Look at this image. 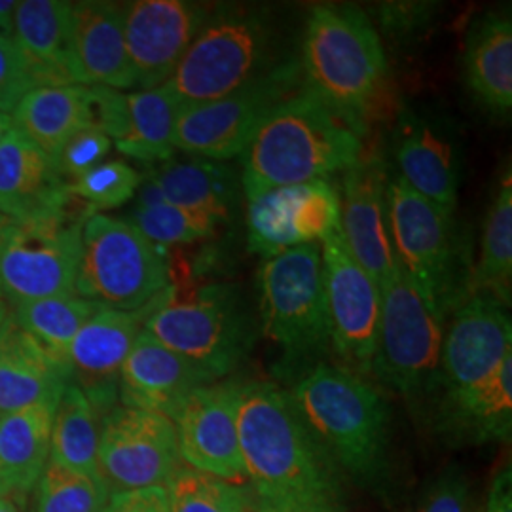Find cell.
<instances>
[{
    "label": "cell",
    "mask_w": 512,
    "mask_h": 512,
    "mask_svg": "<svg viewBox=\"0 0 512 512\" xmlns=\"http://www.w3.org/2000/svg\"><path fill=\"white\" fill-rule=\"evenodd\" d=\"M171 512H247L245 497L226 480L179 467L165 484Z\"/></svg>",
    "instance_id": "cell-38"
},
{
    "label": "cell",
    "mask_w": 512,
    "mask_h": 512,
    "mask_svg": "<svg viewBox=\"0 0 512 512\" xmlns=\"http://www.w3.org/2000/svg\"><path fill=\"white\" fill-rule=\"evenodd\" d=\"M14 129V120H12V114H6V112H0V143L4 141V137Z\"/></svg>",
    "instance_id": "cell-50"
},
{
    "label": "cell",
    "mask_w": 512,
    "mask_h": 512,
    "mask_svg": "<svg viewBox=\"0 0 512 512\" xmlns=\"http://www.w3.org/2000/svg\"><path fill=\"white\" fill-rule=\"evenodd\" d=\"M509 355V308L488 294H471L459 302L444 332L437 387L444 393L465 389L490 376Z\"/></svg>",
    "instance_id": "cell-17"
},
{
    "label": "cell",
    "mask_w": 512,
    "mask_h": 512,
    "mask_svg": "<svg viewBox=\"0 0 512 512\" xmlns=\"http://www.w3.org/2000/svg\"><path fill=\"white\" fill-rule=\"evenodd\" d=\"M128 222L162 249L209 238L217 228L213 220L167 202L135 205Z\"/></svg>",
    "instance_id": "cell-37"
},
{
    "label": "cell",
    "mask_w": 512,
    "mask_h": 512,
    "mask_svg": "<svg viewBox=\"0 0 512 512\" xmlns=\"http://www.w3.org/2000/svg\"><path fill=\"white\" fill-rule=\"evenodd\" d=\"M54 403L0 414V484L4 495L33 492L50 459Z\"/></svg>",
    "instance_id": "cell-28"
},
{
    "label": "cell",
    "mask_w": 512,
    "mask_h": 512,
    "mask_svg": "<svg viewBox=\"0 0 512 512\" xmlns=\"http://www.w3.org/2000/svg\"><path fill=\"white\" fill-rule=\"evenodd\" d=\"M0 495H4V490H2V484H0Z\"/></svg>",
    "instance_id": "cell-54"
},
{
    "label": "cell",
    "mask_w": 512,
    "mask_h": 512,
    "mask_svg": "<svg viewBox=\"0 0 512 512\" xmlns=\"http://www.w3.org/2000/svg\"><path fill=\"white\" fill-rule=\"evenodd\" d=\"M389 177L378 156H363L344 171L340 192V232L349 253L378 287L399 272L389 238Z\"/></svg>",
    "instance_id": "cell-18"
},
{
    "label": "cell",
    "mask_w": 512,
    "mask_h": 512,
    "mask_svg": "<svg viewBox=\"0 0 512 512\" xmlns=\"http://www.w3.org/2000/svg\"><path fill=\"white\" fill-rule=\"evenodd\" d=\"M247 232L251 251L264 258L296 247L289 215V186L268 190L249 200Z\"/></svg>",
    "instance_id": "cell-39"
},
{
    "label": "cell",
    "mask_w": 512,
    "mask_h": 512,
    "mask_svg": "<svg viewBox=\"0 0 512 512\" xmlns=\"http://www.w3.org/2000/svg\"><path fill=\"white\" fill-rule=\"evenodd\" d=\"M110 148L112 139L103 131L95 128L80 129L59 150L55 158V167L61 179L71 184L88 171H92L93 167L103 164L109 156Z\"/></svg>",
    "instance_id": "cell-41"
},
{
    "label": "cell",
    "mask_w": 512,
    "mask_h": 512,
    "mask_svg": "<svg viewBox=\"0 0 512 512\" xmlns=\"http://www.w3.org/2000/svg\"><path fill=\"white\" fill-rule=\"evenodd\" d=\"M431 12L433 4L429 2H393L380 8V21L395 33L412 31L431 18Z\"/></svg>",
    "instance_id": "cell-46"
},
{
    "label": "cell",
    "mask_w": 512,
    "mask_h": 512,
    "mask_svg": "<svg viewBox=\"0 0 512 512\" xmlns=\"http://www.w3.org/2000/svg\"><path fill=\"white\" fill-rule=\"evenodd\" d=\"M289 215L296 247L321 245L340 230V192L327 179L289 186Z\"/></svg>",
    "instance_id": "cell-36"
},
{
    "label": "cell",
    "mask_w": 512,
    "mask_h": 512,
    "mask_svg": "<svg viewBox=\"0 0 512 512\" xmlns=\"http://www.w3.org/2000/svg\"><path fill=\"white\" fill-rule=\"evenodd\" d=\"M14 224H16V220L0 215V260H2V255H4V249H6V243H8V238H10V232H12ZM0 298H2V293H0Z\"/></svg>",
    "instance_id": "cell-49"
},
{
    "label": "cell",
    "mask_w": 512,
    "mask_h": 512,
    "mask_svg": "<svg viewBox=\"0 0 512 512\" xmlns=\"http://www.w3.org/2000/svg\"><path fill=\"white\" fill-rule=\"evenodd\" d=\"M14 128L55 162L76 131L90 128L86 86H40L25 93L12 110Z\"/></svg>",
    "instance_id": "cell-30"
},
{
    "label": "cell",
    "mask_w": 512,
    "mask_h": 512,
    "mask_svg": "<svg viewBox=\"0 0 512 512\" xmlns=\"http://www.w3.org/2000/svg\"><path fill=\"white\" fill-rule=\"evenodd\" d=\"M321 255L330 346L344 368L365 376L370 374L376 353L382 291L349 253L340 230L323 241Z\"/></svg>",
    "instance_id": "cell-14"
},
{
    "label": "cell",
    "mask_w": 512,
    "mask_h": 512,
    "mask_svg": "<svg viewBox=\"0 0 512 512\" xmlns=\"http://www.w3.org/2000/svg\"><path fill=\"white\" fill-rule=\"evenodd\" d=\"M141 181V173L128 162L107 160L69 184V190L76 200L97 213L126 205L137 194Z\"/></svg>",
    "instance_id": "cell-40"
},
{
    "label": "cell",
    "mask_w": 512,
    "mask_h": 512,
    "mask_svg": "<svg viewBox=\"0 0 512 512\" xmlns=\"http://www.w3.org/2000/svg\"><path fill=\"white\" fill-rule=\"evenodd\" d=\"M8 308L21 329L29 332L57 363L69 368L74 336L103 306L73 294L21 302Z\"/></svg>",
    "instance_id": "cell-33"
},
{
    "label": "cell",
    "mask_w": 512,
    "mask_h": 512,
    "mask_svg": "<svg viewBox=\"0 0 512 512\" xmlns=\"http://www.w3.org/2000/svg\"><path fill=\"white\" fill-rule=\"evenodd\" d=\"M19 0H0V35L12 37Z\"/></svg>",
    "instance_id": "cell-48"
},
{
    "label": "cell",
    "mask_w": 512,
    "mask_h": 512,
    "mask_svg": "<svg viewBox=\"0 0 512 512\" xmlns=\"http://www.w3.org/2000/svg\"><path fill=\"white\" fill-rule=\"evenodd\" d=\"M69 384V368L57 363L8 311L0 327V414L57 404Z\"/></svg>",
    "instance_id": "cell-24"
},
{
    "label": "cell",
    "mask_w": 512,
    "mask_h": 512,
    "mask_svg": "<svg viewBox=\"0 0 512 512\" xmlns=\"http://www.w3.org/2000/svg\"><path fill=\"white\" fill-rule=\"evenodd\" d=\"M484 512H512V469L511 465L501 467L495 473L490 492H488V503Z\"/></svg>",
    "instance_id": "cell-47"
},
{
    "label": "cell",
    "mask_w": 512,
    "mask_h": 512,
    "mask_svg": "<svg viewBox=\"0 0 512 512\" xmlns=\"http://www.w3.org/2000/svg\"><path fill=\"white\" fill-rule=\"evenodd\" d=\"M209 12L184 0H135L124 4V37L135 88L167 84Z\"/></svg>",
    "instance_id": "cell-15"
},
{
    "label": "cell",
    "mask_w": 512,
    "mask_h": 512,
    "mask_svg": "<svg viewBox=\"0 0 512 512\" xmlns=\"http://www.w3.org/2000/svg\"><path fill=\"white\" fill-rule=\"evenodd\" d=\"M215 382L202 366L141 330L122 366L118 399L122 406L156 412L171 420L192 391Z\"/></svg>",
    "instance_id": "cell-21"
},
{
    "label": "cell",
    "mask_w": 512,
    "mask_h": 512,
    "mask_svg": "<svg viewBox=\"0 0 512 512\" xmlns=\"http://www.w3.org/2000/svg\"><path fill=\"white\" fill-rule=\"evenodd\" d=\"M465 82L490 112L512 109V21L509 12H492L471 27L463 54Z\"/></svg>",
    "instance_id": "cell-27"
},
{
    "label": "cell",
    "mask_w": 512,
    "mask_h": 512,
    "mask_svg": "<svg viewBox=\"0 0 512 512\" xmlns=\"http://www.w3.org/2000/svg\"><path fill=\"white\" fill-rule=\"evenodd\" d=\"M0 512H19L16 503L12 497L8 495H0Z\"/></svg>",
    "instance_id": "cell-51"
},
{
    "label": "cell",
    "mask_w": 512,
    "mask_h": 512,
    "mask_svg": "<svg viewBox=\"0 0 512 512\" xmlns=\"http://www.w3.org/2000/svg\"><path fill=\"white\" fill-rule=\"evenodd\" d=\"M414 512H475L467 478L458 471H446L429 486Z\"/></svg>",
    "instance_id": "cell-44"
},
{
    "label": "cell",
    "mask_w": 512,
    "mask_h": 512,
    "mask_svg": "<svg viewBox=\"0 0 512 512\" xmlns=\"http://www.w3.org/2000/svg\"><path fill=\"white\" fill-rule=\"evenodd\" d=\"M145 308H101L74 336L69 348L73 382L103 420L118 401L120 372L145 323Z\"/></svg>",
    "instance_id": "cell-19"
},
{
    "label": "cell",
    "mask_w": 512,
    "mask_h": 512,
    "mask_svg": "<svg viewBox=\"0 0 512 512\" xmlns=\"http://www.w3.org/2000/svg\"><path fill=\"white\" fill-rule=\"evenodd\" d=\"M12 40L33 86L76 84L71 55V2L21 0Z\"/></svg>",
    "instance_id": "cell-23"
},
{
    "label": "cell",
    "mask_w": 512,
    "mask_h": 512,
    "mask_svg": "<svg viewBox=\"0 0 512 512\" xmlns=\"http://www.w3.org/2000/svg\"><path fill=\"white\" fill-rule=\"evenodd\" d=\"M395 158L399 179L444 213L454 215L458 205L461 158L452 129L431 114L404 110L395 131Z\"/></svg>",
    "instance_id": "cell-20"
},
{
    "label": "cell",
    "mask_w": 512,
    "mask_h": 512,
    "mask_svg": "<svg viewBox=\"0 0 512 512\" xmlns=\"http://www.w3.org/2000/svg\"><path fill=\"white\" fill-rule=\"evenodd\" d=\"M71 55L78 86L135 88L124 37V4L71 2Z\"/></svg>",
    "instance_id": "cell-22"
},
{
    "label": "cell",
    "mask_w": 512,
    "mask_h": 512,
    "mask_svg": "<svg viewBox=\"0 0 512 512\" xmlns=\"http://www.w3.org/2000/svg\"><path fill=\"white\" fill-rule=\"evenodd\" d=\"M258 512H275V511H270V509H260V511Z\"/></svg>",
    "instance_id": "cell-53"
},
{
    "label": "cell",
    "mask_w": 512,
    "mask_h": 512,
    "mask_svg": "<svg viewBox=\"0 0 512 512\" xmlns=\"http://www.w3.org/2000/svg\"><path fill=\"white\" fill-rule=\"evenodd\" d=\"M8 304L0 298V327H2V323H4V319H6V315H8Z\"/></svg>",
    "instance_id": "cell-52"
},
{
    "label": "cell",
    "mask_w": 512,
    "mask_h": 512,
    "mask_svg": "<svg viewBox=\"0 0 512 512\" xmlns=\"http://www.w3.org/2000/svg\"><path fill=\"white\" fill-rule=\"evenodd\" d=\"M143 330L219 380L230 374L251 344L247 315L228 285L186 289L169 283L145 308Z\"/></svg>",
    "instance_id": "cell-6"
},
{
    "label": "cell",
    "mask_w": 512,
    "mask_h": 512,
    "mask_svg": "<svg viewBox=\"0 0 512 512\" xmlns=\"http://www.w3.org/2000/svg\"><path fill=\"white\" fill-rule=\"evenodd\" d=\"M186 467L230 484L245 480L239 450L238 384H207L192 391L171 418Z\"/></svg>",
    "instance_id": "cell-16"
},
{
    "label": "cell",
    "mask_w": 512,
    "mask_h": 512,
    "mask_svg": "<svg viewBox=\"0 0 512 512\" xmlns=\"http://www.w3.org/2000/svg\"><path fill=\"white\" fill-rule=\"evenodd\" d=\"M298 63L304 88L359 122L384 92V46L357 6H315L306 21Z\"/></svg>",
    "instance_id": "cell-3"
},
{
    "label": "cell",
    "mask_w": 512,
    "mask_h": 512,
    "mask_svg": "<svg viewBox=\"0 0 512 512\" xmlns=\"http://www.w3.org/2000/svg\"><path fill=\"white\" fill-rule=\"evenodd\" d=\"M71 196L54 160L18 129H12L0 143V215L29 219Z\"/></svg>",
    "instance_id": "cell-25"
},
{
    "label": "cell",
    "mask_w": 512,
    "mask_h": 512,
    "mask_svg": "<svg viewBox=\"0 0 512 512\" xmlns=\"http://www.w3.org/2000/svg\"><path fill=\"white\" fill-rule=\"evenodd\" d=\"M88 110H90V128L103 131L112 139V145L124 137L128 128L126 93L112 90V88H103V86H90Z\"/></svg>",
    "instance_id": "cell-42"
},
{
    "label": "cell",
    "mask_w": 512,
    "mask_h": 512,
    "mask_svg": "<svg viewBox=\"0 0 512 512\" xmlns=\"http://www.w3.org/2000/svg\"><path fill=\"white\" fill-rule=\"evenodd\" d=\"M128 128L114 145L143 164H164L175 156V128L183 105L167 86L126 93Z\"/></svg>",
    "instance_id": "cell-31"
},
{
    "label": "cell",
    "mask_w": 512,
    "mask_h": 512,
    "mask_svg": "<svg viewBox=\"0 0 512 512\" xmlns=\"http://www.w3.org/2000/svg\"><path fill=\"white\" fill-rule=\"evenodd\" d=\"M382 291V313L370 374L406 399L437 387L444 315L421 298L399 270Z\"/></svg>",
    "instance_id": "cell-10"
},
{
    "label": "cell",
    "mask_w": 512,
    "mask_h": 512,
    "mask_svg": "<svg viewBox=\"0 0 512 512\" xmlns=\"http://www.w3.org/2000/svg\"><path fill=\"white\" fill-rule=\"evenodd\" d=\"M365 124L332 109L308 88L277 105L241 152L247 200L344 173L365 156Z\"/></svg>",
    "instance_id": "cell-2"
},
{
    "label": "cell",
    "mask_w": 512,
    "mask_h": 512,
    "mask_svg": "<svg viewBox=\"0 0 512 512\" xmlns=\"http://www.w3.org/2000/svg\"><path fill=\"white\" fill-rule=\"evenodd\" d=\"M33 88V80L25 69L14 40L0 35V112L12 114L25 93Z\"/></svg>",
    "instance_id": "cell-43"
},
{
    "label": "cell",
    "mask_w": 512,
    "mask_h": 512,
    "mask_svg": "<svg viewBox=\"0 0 512 512\" xmlns=\"http://www.w3.org/2000/svg\"><path fill=\"white\" fill-rule=\"evenodd\" d=\"M169 285V256L128 220L88 217L76 294L110 310L139 311Z\"/></svg>",
    "instance_id": "cell-7"
},
{
    "label": "cell",
    "mask_w": 512,
    "mask_h": 512,
    "mask_svg": "<svg viewBox=\"0 0 512 512\" xmlns=\"http://www.w3.org/2000/svg\"><path fill=\"white\" fill-rule=\"evenodd\" d=\"M101 418L86 395L71 382L55 408L50 459L57 465L103 480L99 475Z\"/></svg>",
    "instance_id": "cell-32"
},
{
    "label": "cell",
    "mask_w": 512,
    "mask_h": 512,
    "mask_svg": "<svg viewBox=\"0 0 512 512\" xmlns=\"http://www.w3.org/2000/svg\"><path fill=\"white\" fill-rule=\"evenodd\" d=\"M103 512H171L165 486H147L112 492Z\"/></svg>",
    "instance_id": "cell-45"
},
{
    "label": "cell",
    "mask_w": 512,
    "mask_h": 512,
    "mask_svg": "<svg viewBox=\"0 0 512 512\" xmlns=\"http://www.w3.org/2000/svg\"><path fill=\"white\" fill-rule=\"evenodd\" d=\"M262 330L287 359L302 361L330 344L325 270L319 243L270 256L258 270Z\"/></svg>",
    "instance_id": "cell-9"
},
{
    "label": "cell",
    "mask_w": 512,
    "mask_h": 512,
    "mask_svg": "<svg viewBox=\"0 0 512 512\" xmlns=\"http://www.w3.org/2000/svg\"><path fill=\"white\" fill-rule=\"evenodd\" d=\"M88 205L71 196L54 209L16 220L0 260V293L8 306L76 294Z\"/></svg>",
    "instance_id": "cell-8"
},
{
    "label": "cell",
    "mask_w": 512,
    "mask_h": 512,
    "mask_svg": "<svg viewBox=\"0 0 512 512\" xmlns=\"http://www.w3.org/2000/svg\"><path fill=\"white\" fill-rule=\"evenodd\" d=\"M239 450L245 478L275 512H344L340 467L311 433L289 391L238 384Z\"/></svg>",
    "instance_id": "cell-1"
},
{
    "label": "cell",
    "mask_w": 512,
    "mask_h": 512,
    "mask_svg": "<svg viewBox=\"0 0 512 512\" xmlns=\"http://www.w3.org/2000/svg\"><path fill=\"white\" fill-rule=\"evenodd\" d=\"M145 179L158 188L164 202L203 215L217 226L230 219L236 202V181L234 171L222 162L171 158L148 167Z\"/></svg>",
    "instance_id": "cell-29"
},
{
    "label": "cell",
    "mask_w": 512,
    "mask_h": 512,
    "mask_svg": "<svg viewBox=\"0 0 512 512\" xmlns=\"http://www.w3.org/2000/svg\"><path fill=\"white\" fill-rule=\"evenodd\" d=\"M274 46L275 25L266 12H209L165 86L183 107L217 101L272 71Z\"/></svg>",
    "instance_id": "cell-5"
},
{
    "label": "cell",
    "mask_w": 512,
    "mask_h": 512,
    "mask_svg": "<svg viewBox=\"0 0 512 512\" xmlns=\"http://www.w3.org/2000/svg\"><path fill=\"white\" fill-rule=\"evenodd\" d=\"M389 238L399 270L440 315L458 304L459 255L454 215L397 177L389 181Z\"/></svg>",
    "instance_id": "cell-11"
},
{
    "label": "cell",
    "mask_w": 512,
    "mask_h": 512,
    "mask_svg": "<svg viewBox=\"0 0 512 512\" xmlns=\"http://www.w3.org/2000/svg\"><path fill=\"white\" fill-rule=\"evenodd\" d=\"M291 397L340 469L365 480L378 475L389 410L374 385L344 366L321 363L296 382Z\"/></svg>",
    "instance_id": "cell-4"
},
{
    "label": "cell",
    "mask_w": 512,
    "mask_h": 512,
    "mask_svg": "<svg viewBox=\"0 0 512 512\" xmlns=\"http://www.w3.org/2000/svg\"><path fill=\"white\" fill-rule=\"evenodd\" d=\"M302 88L300 63L289 59L238 92L183 107L175 128V150L211 162L241 156L266 116Z\"/></svg>",
    "instance_id": "cell-12"
},
{
    "label": "cell",
    "mask_w": 512,
    "mask_h": 512,
    "mask_svg": "<svg viewBox=\"0 0 512 512\" xmlns=\"http://www.w3.org/2000/svg\"><path fill=\"white\" fill-rule=\"evenodd\" d=\"M511 289L512 184L511 173H507L488 213L480 258L469 279V294H488L509 308Z\"/></svg>",
    "instance_id": "cell-34"
},
{
    "label": "cell",
    "mask_w": 512,
    "mask_h": 512,
    "mask_svg": "<svg viewBox=\"0 0 512 512\" xmlns=\"http://www.w3.org/2000/svg\"><path fill=\"white\" fill-rule=\"evenodd\" d=\"M97 461L109 494L165 486L181 467L175 425L156 412L114 406L101 420Z\"/></svg>",
    "instance_id": "cell-13"
},
{
    "label": "cell",
    "mask_w": 512,
    "mask_h": 512,
    "mask_svg": "<svg viewBox=\"0 0 512 512\" xmlns=\"http://www.w3.org/2000/svg\"><path fill=\"white\" fill-rule=\"evenodd\" d=\"M33 512H103L109 488L103 480L48 461L33 488Z\"/></svg>",
    "instance_id": "cell-35"
},
{
    "label": "cell",
    "mask_w": 512,
    "mask_h": 512,
    "mask_svg": "<svg viewBox=\"0 0 512 512\" xmlns=\"http://www.w3.org/2000/svg\"><path fill=\"white\" fill-rule=\"evenodd\" d=\"M442 431L458 442L486 444L511 439L512 355L484 380L444 393Z\"/></svg>",
    "instance_id": "cell-26"
}]
</instances>
